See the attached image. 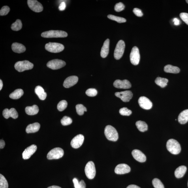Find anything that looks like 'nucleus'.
Masks as SVG:
<instances>
[{"instance_id":"1","label":"nucleus","mask_w":188,"mask_h":188,"mask_svg":"<svg viewBox=\"0 0 188 188\" xmlns=\"http://www.w3.org/2000/svg\"><path fill=\"white\" fill-rule=\"evenodd\" d=\"M166 146L168 150L173 154H178L181 152L180 144L176 140L172 139L169 140L166 143Z\"/></svg>"},{"instance_id":"2","label":"nucleus","mask_w":188,"mask_h":188,"mask_svg":"<svg viewBox=\"0 0 188 188\" xmlns=\"http://www.w3.org/2000/svg\"><path fill=\"white\" fill-rule=\"evenodd\" d=\"M104 133L106 138L108 140L116 142L118 139V132L112 126H107L104 129Z\"/></svg>"},{"instance_id":"3","label":"nucleus","mask_w":188,"mask_h":188,"mask_svg":"<svg viewBox=\"0 0 188 188\" xmlns=\"http://www.w3.org/2000/svg\"><path fill=\"white\" fill-rule=\"evenodd\" d=\"M41 36L46 38H63L67 37L68 34L63 31L51 30L43 32L41 34Z\"/></svg>"},{"instance_id":"4","label":"nucleus","mask_w":188,"mask_h":188,"mask_svg":"<svg viewBox=\"0 0 188 188\" xmlns=\"http://www.w3.org/2000/svg\"><path fill=\"white\" fill-rule=\"evenodd\" d=\"M14 67L17 71L21 72L33 69L34 65L28 61H19L15 64Z\"/></svg>"},{"instance_id":"5","label":"nucleus","mask_w":188,"mask_h":188,"mask_svg":"<svg viewBox=\"0 0 188 188\" xmlns=\"http://www.w3.org/2000/svg\"><path fill=\"white\" fill-rule=\"evenodd\" d=\"M45 48L49 52L57 53L62 51L65 48L63 45L60 43L49 42L46 45Z\"/></svg>"},{"instance_id":"6","label":"nucleus","mask_w":188,"mask_h":188,"mask_svg":"<svg viewBox=\"0 0 188 188\" xmlns=\"http://www.w3.org/2000/svg\"><path fill=\"white\" fill-rule=\"evenodd\" d=\"M64 151L59 147H56L51 150L48 154L47 158L48 160L58 159L63 156Z\"/></svg>"},{"instance_id":"7","label":"nucleus","mask_w":188,"mask_h":188,"mask_svg":"<svg viewBox=\"0 0 188 188\" xmlns=\"http://www.w3.org/2000/svg\"><path fill=\"white\" fill-rule=\"evenodd\" d=\"M125 44L123 40H120L117 43L114 52L115 58L116 60L120 59L124 53Z\"/></svg>"},{"instance_id":"8","label":"nucleus","mask_w":188,"mask_h":188,"mask_svg":"<svg viewBox=\"0 0 188 188\" xmlns=\"http://www.w3.org/2000/svg\"><path fill=\"white\" fill-rule=\"evenodd\" d=\"M85 172L87 178L89 179H93L96 174L95 168L93 162L89 161L87 163L85 168Z\"/></svg>"},{"instance_id":"9","label":"nucleus","mask_w":188,"mask_h":188,"mask_svg":"<svg viewBox=\"0 0 188 188\" xmlns=\"http://www.w3.org/2000/svg\"><path fill=\"white\" fill-rule=\"evenodd\" d=\"M140 55L138 48L134 46L132 48L130 54V60L132 64L134 65H137L139 63Z\"/></svg>"},{"instance_id":"10","label":"nucleus","mask_w":188,"mask_h":188,"mask_svg":"<svg viewBox=\"0 0 188 188\" xmlns=\"http://www.w3.org/2000/svg\"><path fill=\"white\" fill-rule=\"evenodd\" d=\"M66 65V63L61 60L54 59L50 61L47 64V67L53 70L60 69Z\"/></svg>"},{"instance_id":"11","label":"nucleus","mask_w":188,"mask_h":188,"mask_svg":"<svg viewBox=\"0 0 188 188\" xmlns=\"http://www.w3.org/2000/svg\"><path fill=\"white\" fill-rule=\"evenodd\" d=\"M27 3L29 7L34 12H40L43 10L42 4L36 0H28Z\"/></svg>"},{"instance_id":"12","label":"nucleus","mask_w":188,"mask_h":188,"mask_svg":"<svg viewBox=\"0 0 188 188\" xmlns=\"http://www.w3.org/2000/svg\"><path fill=\"white\" fill-rule=\"evenodd\" d=\"M138 103L141 108L146 110H150L152 107V102L148 98L142 96L138 100Z\"/></svg>"},{"instance_id":"13","label":"nucleus","mask_w":188,"mask_h":188,"mask_svg":"<svg viewBox=\"0 0 188 188\" xmlns=\"http://www.w3.org/2000/svg\"><path fill=\"white\" fill-rule=\"evenodd\" d=\"M115 95L125 102L130 101L133 97V93L130 91H125L121 92H117L115 93Z\"/></svg>"},{"instance_id":"14","label":"nucleus","mask_w":188,"mask_h":188,"mask_svg":"<svg viewBox=\"0 0 188 188\" xmlns=\"http://www.w3.org/2000/svg\"><path fill=\"white\" fill-rule=\"evenodd\" d=\"M84 137L82 134H80L74 137L71 141V145L72 148H78L83 144L84 140Z\"/></svg>"},{"instance_id":"15","label":"nucleus","mask_w":188,"mask_h":188,"mask_svg":"<svg viewBox=\"0 0 188 188\" xmlns=\"http://www.w3.org/2000/svg\"><path fill=\"white\" fill-rule=\"evenodd\" d=\"M37 147L35 145H32L25 149L22 153L23 159L27 160L30 158L35 152L37 150Z\"/></svg>"},{"instance_id":"16","label":"nucleus","mask_w":188,"mask_h":188,"mask_svg":"<svg viewBox=\"0 0 188 188\" xmlns=\"http://www.w3.org/2000/svg\"><path fill=\"white\" fill-rule=\"evenodd\" d=\"M113 85L115 87L118 89H128L131 87V83L127 80H116L113 83Z\"/></svg>"},{"instance_id":"17","label":"nucleus","mask_w":188,"mask_h":188,"mask_svg":"<svg viewBox=\"0 0 188 188\" xmlns=\"http://www.w3.org/2000/svg\"><path fill=\"white\" fill-rule=\"evenodd\" d=\"M131 171L130 166L125 164H118L115 167V172L117 174L122 175L127 174Z\"/></svg>"},{"instance_id":"18","label":"nucleus","mask_w":188,"mask_h":188,"mask_svg":"<svg viewBox=\"0 0 188 188\" xmlns=\"http://www.w3.org/2000/svg\"><path fill=\"white\" fill-rule=\"evenodd\" d=\"M78 78L75 76H72L69 77L64 81L63 85L66 88L73 86L78 83Z\"/></svg>"},{"instance_id":"19","label":"nucleus","mask_w":188,"mask_h":188,"mask_svg":"<svg viewBox=\"0 0 188 188\" xmlns=\"http://www.w3.org/2000/svg\"><path fill=\"white\" fill-rule=\"evenodd\" d=\"M132 156L137 161L140 162H144L146 161V156L142 151L138 149H134L132 152Z\"/></svg>"},{"instance_id":"20","label":"nucleus","mask_w":188,"mask_h":188,"mask_svg":"<svg viewBox=\"0 0 188 188\" xmlns=\"http://www.w3.org/2000/svg\"><path fill=\"white\" fill-rule=\"evenodd\" d=\"M110 42V40L107 39L104 42L100 52V55L102 58H105L107 56L109 52Z\"/></svg>"},{"instance_id":"21","label":"nucleus","mask_w":188,"mask_h":188,"mask_svg":"<svg viewBox=\"0 0 188 188\" xmlns=\"http://www.w3.org/2000/svg\"><path fill=\"white\" fill-rule=\"evenodd\" d=\"M12 50L14 52L20 53L25 52L26 50V48L23 44L18 43H14L12 45Z\"/></svg>"},{"instance_id":"22","label":"nucleus","mask_w":188,"mask_h":188,"mask_svg":"<svg viewBox=\"0 0 188 188\" xmlns=\"http://www.w3.org/2000/svg\"><path fill=\"white\" fill-rule=\"evenodd\" d=\"M40 128V125L36 122L30 124L26 128V132L27 133H35L39 131Z\"/></svg>"},{"instance_id":"23","label":"nucleus","mask_w":188,"mask_h":188,"mask_svg":"<svg viewBox=\"0 0 188 188\" xmlns=\"http://www.w3.org/2000/svg\"><path fill=\"white\" fill-rule=\"evenodd\" d=\"M179 122L181 124H185L188 121V109L182 111L179 115L178 117Z\"/></svg>"},{"instance_id":"24","label":"nucleus","mask_w":188,"mask_h":188,"mask_svg":"<svg viewBox=\"0 0 188 188\" xmlns=\"http://www.w3.org/2000/svg\"><path fill=\"white\" fill-rule=\"evenodd\" d=\"M187 170L186 166H179L175 170V177L177 178H182L184 176Z\"/></svg>"},{"instance_id":"25","label":"nucleus","mask_w":188,"mask_h":188,"mask_svg":"<svg viewBox=\"0 0 188 188\" xmlns=\"http://www.w3.org/2000/svg\"><path fill=\"white\" fill-rule=\"evenodd\" d=\"M35 93L40 100H44L47 96L46 93L45 92L44 89L40 86H37L36 87L35 90Z\"/></svg>"},{"instance_id":"26","label":"nucleus","mask_w":188,"mask_h":188,"mask_svg":"<svg viewBox=\"0 0 188 188\" xmlns=\"http://www.w3.org/2000/svg\"><path fill=\"white\" fill-rule=\"evenodd\" d=\"M25 111L28 115H35L37 114L39 112V108L36 105H34L32 106H28L25 108Z\"/></svg>"},{"instance_id":"27","label":"nucleus","mask_w":188,"mask_h":188,"mask_svg":"<svg viewBox=\"0 0 188 188\" xmlns=\"http://www.w3.org/2000/svg\"><path fill=\"white\" fill-rule=\"evenodd\" d=\"M164 70V71L168 73L174 74L178 73L180 71V69L178 67L170 65L166 66Z\"/></svg>"},{"instance_id":"28","label":"nucleus","mask_w":188,"mask_h":188,"mask_svg":"<svg viewBox=\"0 0 188 188\" xmlns=\"http://www.w3.org/2000/svg\"><path fill=\"white\" fill-rule=\"evenodd\" d=\"M24 92L22 89H18L15 90L10 95V97L13 99H19L23 95Z\"/></svg>"},{"instance_id":"29","label":"nucleus","mask_w":188,"mask_h":188,"mask_svg":"<svg viewBox=\"0 0 188 188\" xmlns=\"http://www.w3.org/2000/svg\"><path fill=\"white\" fill-rule=\"evenodd\" d=\"M136 125L138 129L141 132H144L148 130V125L145 122L138 121L137 122Z\"/></svg>"},{"instance_id":"30","label":"nucleus","mask_w":188,"mask_h":188,"mask_svg":"<svg viewBox=\"0 0 188 188\" xmlns=\"http://www.w3.org/2000/svg\"><path fill=\"white\" fill-rule=\"evenodd\" d=\"M168 82V80L167 79L160 77L157 78L155 80L156 84L162 88H163L167 85Z\"/></svg>"},{"instance_id":"31","label":"nucleus","mask_w":188,"mask_h":188,"mask_svg":"<svg viewBox=\"0 0 188 188\" xmlns=\"http://www.w3.org/2000/svg\"><path fill=\"white\" fill-rule=\"evenodd\" d=\"M22 25L21 21L19 19L17 20L15 22L11 25V28L13 31H18L22 28Z\"/></svg>"},{"instance_id":"32","label":"nucleus","mask_w":188,"mask_h":188,"mask_svg":"<svg viewBox=\"0 0 188 188\" xmlns=\"http://www.w3.org/2000/svg\"><path fill=\"white\" fill-rule=\"evenodd\" d=\"M107 17L110 20L116 21L119 23H124L126 22V19L122 17L117 16L113 15H109Z\"/></svg>"},{"instance_id":"33","label":"nucleus","mask_w":188,"mask_h":188,"mask_svg":"<svg viewBox=\"0 0 188 188\" xmlns=\"http://www.w3.org/2000/svg\"><path fill=\"white\" fill-rule=\"evenodd\" d=\"M76 112L80 115H82L84 114V112H87L86 107L82 104H78L76 106Z\"/></svg>"},{"instance_id":"34","label":"nucleus","mask_w":188,"mask_h":188,"mask_svg":"<svg viewBox=\"0 0 188 188\" xmlns=\"http://www.w3.org/2000/svg\"><path fill=\"white\" fill-rule=\"evenodd\" d=\"M7 181L3 175L0 174V188H8Z\"/></svg>"},{"instance_id":"35","label":"nucleus","mask_w":188,"mask_h":188,"mask_svg":"<svg viewBox=\"0 0 188 188\" xmlns=\"http://www.w3.org/2000/svg\"><path fill=\"white\" fill-rule=\"evenodd\" d=\"M68 103L67 101L65 100H62L59 102L57 105V108L58 110L61 112L66 109L67 108Z\"/></svg>"},{"instance_id":"36","label":"nucleus","mask_w":188,"mask_h":188,"mask_svg":"<svg viewBox=\"0 0 188 188\" xmlns=\"http://www.w3.org/2000/svg\"><path fill=\"white\" fill-rule=\"evenodd\" d=\"M152 184L155 188H164V185L161 181L157 178L153 179Z\"/></svg>"},{"instance_id":"37","label":"nucleus","mask_w":188,"mask_h":188,"mask_svg":"<svg viewBox=\"0 0 188 188\" xmlns=\"http://www.w3.org/2000/svg\"><path fill=\"white\" fill-rule=\"evenodd\" d=\"M61 124L64 126L69 125L72 123V120L70 117L65 116L61 119Z\"/></svg>"},{"instance_id":"38","label":"nucleus","mask_w":188,"mask_h":188,"mask_svg":"<svg viewBox=\"0 0 188 188\" xmlns=\"http://www.w3.org/2000/svg\"><path fill=\"white\" fill-rule=\"evenodd\" d=\"M119 113L123 116H129L132 114V111L126 107L122 108L119 110Z\"/></svg>"},{"instance_id":"39","label":"nucleus","mask_w":188,"mask_h":188,"mask_svg":"<svg viewBox=\"0 0 188 188\" xmlns=\"http://www.w3.org/2000/svg\"><path fill=\"white\" fill-rule=\"evenodd\" d=\"M86 94L89 97H95L97 95V91L95 89H89L86 91Z\"/></svg>"},{"instance_id":"40","label":"nucleus","mask_w":188,"mask_h":188,"mask_svg":"<svg viewBox=\"0 0 188 188\" xmlns=\"http://www.w3.org/2000/svg\"><path fill=\"white\" fill-rule=\"evenodd\" d=\"M125 6L121 2L117 3L115 5L114 9L117 12H120L125 9Z\"/></svg>"},{"instance_id":"41","label":"nucleus","mask_w":188,"mask_h":188,"mask_svg":"<svg viewBox=\"0 0 188 188\" xmlns=\"http://www.w3.org/2000/svg\"><path fill=\"white\" fill-rule=\"evenodd\" d=\"M10 11V8L8 6H4L0 10V15L4 16L7 15Z\"/></svg>"},{"instance_id":"42","label":"nucleus","mask_w":188,"mask_h":188,"mask_svg":"<svg viewBox=\"0 0 188 188\" xmlns=\"http://www.w3.org/2000/svg\"><path fill=\"white\" fill-rule=\"evenodd\" d=\"M10 116L14 119H16L18 117V114L14 108H11L10 110Z\"/></svg>"},{"instance_id":"43","label":"nucleus","mask_w":188,"mask_h":188,"mask_svg":"<svg viewBox=\"0 0 188 188\" xmlns=\"http://www.w3.org/2000/svg\"><path fill=\"white\" fill-rule=\"evenodd\" d=\"M180 16L182 20L188 25V13H181L180 14Z\"/></svg>"},{"instance_id":"44","label":"nucleus","mask_w":188,"mask_h":188,"mask_svg":"<svg viewBox=\"0 0 188 188\" xmlns=\"http://www.w3.org/2000/svg\"><path fill=\"white\" fill-rule=\"evenodd\" d=\"M133 11L134 13L137 16L141 17L142 16H143V13L142 10L139 9L138 8H134Z\"/></svg>"},{"instance_id":"45","label":"nucleus","mask_w":188,"mask_h":188,"mask_svg":"<svg viewBox=\"0 0 188 188\" xmlns=\"http://www.w3.org/2000/svg\"><path fill=\"white\" fill-rule=\"evenodd\" d=\"M3 115L4 118L6 119H8L9 118L10 116V110L6 108L3 111Z\"/></svg>"},{"instance_id":"46","label":"nucleus","mask_w":188,"mask_h":188,"mask_svg":"<svg viewBox=\"0 0 188 188\" xmlns=\"http://www.w3.org/2000/svg\"><path fill=\"white\" fill-rule=\"evenodd\" d=\"M66 8V4L65 2L64 1L61 2L59 6V10H61V11H63V10H65Z\"/></svg>"},{"instance_id":"47","label":"nucleus","mask_w":188,"mask_h":188,"mask_svg":"<svg viewBox=\"0 0 188 188\" xmlns=\"http://www.w3.org/2000/svg\"><path fill=\"white\" fill-rule=\"evenodd\" d=\"M72 181H73L75 188H78L79 187V182L78 179L76 178H74Z\"/></svg>"},{"instance_id":"48","label":"nucleus","mask_w":188,"mask_h":188,"mask_svg":"<svg viewBox=\"0 0 188 188\" xmlns=\"http://www.w3.org/2000/svg\"><path fill=\"white\" fill-rule=\"evenodd\" d=\"M78 188H86V184L83 180H81L79 182V187Z\"/></svg>"},{"instance_id":"49","label":"nucleus","mask_w":188,"mask_h":188,"mask_svg":"<svg viewBox=\"0 0 188 188\" xmlns=\"http://www.w3.org/2000/svg\"><path fill=\"white\" fill-rule=\"evenodd\" d=\"M173 22L174 23V25H178L180 24V21L178 19L175 18L173 19Z\"/></svg>"},{"instance_id":"50","label":"nucleus","mask_w":188,"mask_h":188,"mask_svg":"<svg viewBox=\"0 0 188 188\" xmlns=\"http://www.w3.org/2000/svg\"><path fill=\"white\" fill-rule=\"evenodd\" d=\"M5 146V142L3 140H0V148L2 149L4 148Z\"/></svg>"},{"instance_id":"51","label":"nucleus","mask_w":188,"mask_h":188,"mask_svg":"<svg viewBox=\"0 0 188 188\" xmlns=\"http://www.w3.org/2000/svg\"><path fill=\"white\" fill-rule=\"evenodd\" d=\"M127 188H141L140 187L137 186L136 185H131L127 187Z\"/></svg>"},{"instance_id":"52","label":"nucleus","mask_w":188,"mask_h":188,"mask_svg":"<svg viewBox=\"0 0 188 188\" xmlns=\"http://www.w3.org/2000/svg\"><path fill=\"white\" fill-rule=\"evenodd\" d=\"M3 87V83L1 80H0V90H1Z\"/></svg>"},{"instance_id":"53","label":"nucleus","mask_w":188,"mask_h":188,"mask_svg":"<svg viewBox=\"0 0 188 188\" xmlns=\"http://www.w3.org/2000/svg\"><path fill=\"white\" fill-rule=\"evenodd\" d=\"M48 188H61L60 187L57 186H51L48 187Z\"/></svg>"},{"instance_id":"54","label":"nucleus","mask_w":188,"mask_h":188,"mask_svg":"<svg viewBox=\"0 0 188 188\" xmlns=\"http://www.w3.org/2000/svg\"><path fill=\"white\" fill-rule=\"evenodd\" d=\"M187 2V3L188 4V0H187V1H186Z\"/></svg>"},{"instance_id":"55","label":"nucleus","mask_w":188,"mask_h":188,"mask_svg":"<svg viewBox=\"0 0 188 188\" xmlns=\"http://www.w3.org/2000/svg\"></svg>"}]
</instances>
